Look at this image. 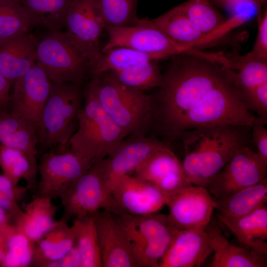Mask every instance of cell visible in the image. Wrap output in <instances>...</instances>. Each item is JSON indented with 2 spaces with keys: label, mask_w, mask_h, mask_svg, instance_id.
Listing matches in <instances>:
<instances>
[{
  "label": "cell",
  "mask_w": 267,
  "mask_h": 267,
  "mask_svg": "<svg viewBox=\"0 0 267 267\" xmlns=\"http://www.w3.org/2000/svg\"><path fill=\"white\" fill-rule=\"evenodd\" d=\"M75 236L72 226L59 220L37 242L35 243L32 265L49 267L65 256L74 246Z\"/></svg>",
  "instance_id": "484cf974"
},
{
  "label": "cell",
  "mask_w": 267,
  "mask_h": 267,
  "mask_svg": "<svg viewBox=\"0 0 267 267\" xmlns=\"http://www.w3.org/2000/svg\"><path fill=\"white\" fill-rule=\"evenodd\" d=\"M51 201L48 198L36 195L14 219L15 227L34 243L39 241L56 221L59 207Z\"/></svg>",
  "instance_id": "d4e9b609"
},
{
  "label": "cell",
  "mask_w": 267,
  "mask_h": 267,
  "mask_svg": "<svg viewBox=\"0 0 267 267\" xmlns=\"http://www.w3.org/2000/svg\"><path fill=\"white\" fill-rule=\"evenodd\" d=\"M105 30L108 39L101 51L125 47L155 55L160 60L189 52L169 39L152 19H138L132 25L108 27Z\"/></svg>",
  "instance_id": "9c48e42d"
},
{
  "label": "cell",
  "mask_w": 267,
  "mask_h": 267,
  "mask_svg": "<svg viewBox=\"0 0 267 267\" xmlns=\"http://www.w3.org/2000/svg\"><path fill=\"white\" fill-rule=\"evenodd\" d=\"M0 143L21 151L38 171V126L8 111L0 112Z\"/></svg>",
  "instance_id": "7402d4cb"
},
{
  "label": "cell",
  "mask_w": 267,
  "mask_h": 267,
  "mask_svg": "<svg viewBox=\"0 0 267 267\" xmlns=\"http://www.w3.org/2000/svg\"><path fill=\"white\" fill-rule=\"evenodd\" d=\"M65 37L89 62L99 54L105 25L95 0H72L66 16Z\"/></svg>",
  "instance_id": "8fae6325"
},
{
  "label": "cell",
  "mask_w": 267,
  "mask_h": 267,
  "mask_svg": "<svg viewBox=\"0 0 267 267\" xmlns=\"http://www.w3.org/2000/svg\"><path fill=\"white\" fill-rule=\"evenodd\" d=\"M217 6L226 10H231L243 3H250L258 10L263 9L267 0H210Z\"/></svg>",
  "instance_id": "7bdbcfd3"
},
{
  "label": "cell",
  "mask_w": 267,
  "mask_h": 267,
  "mask_svg": "<svg viewBox=\"0 0 267 267\" xmlns=\"http://www.w3.org/2000/svg\"><path fill=\"white\" fill-rule=\"evenodd\" d=\"M137 0H95L105 29L135 24L138 19L136 14Z\"/></svg>",
  "instance_id": "8d00e7d4"
},
{
  "label": "cell",
  "mask_w": 267,
  "mask_h": 267,
  "mask_svg": "<svg viewBox=\"0 0 267 267\" xmlns=\"http://www.w3.org/2000/svg\"><path fill=\"white\" fill-rule=\"evenodd\" d=\"M77 124L68 149L92 165L110 155L127 136L101 106L89 85L84 92Z\"/></svg>",
  "instance_id": "277c9868"
},
{
  "label": "cell",
  "mask_w": 267,
  "mask_h": 267,
  "mask_svg": "<svg viewBox=\"0 0 267 267\" xmlns=\"http://www.w3.org/2000/svg\"><path fill=\"white\" fill-rule=\"evenodd\" d=\"M228 67H222L225 75L242 91L267 82V60L249 59L234 53L228 58Z\"/></svg>",
  "instance_id": "f1b7e54d"
},
{
  "label": "cell",
  "mask_w": 267,
  "mask_h": 267,
  "mask_svg": "<svg viewBox=\"0 0 267 267\" xmlns=\"http://www.w3.org/2000/svg\"><path fill=\"white\" fill-rule=\"evenodd\" d=\"M107 211L120 216H144L166 205L168 197L154 184L131 175H124L108 185Z\"/></svg>",
  "instance_id": "ba28073f"
},
{
  "label": "cell",
  "mask_w": 267,
  "mask_h": 267,
  "mask_svg": "<svg viewBox=\"0 0 267 267\" xmlns=\"http://www.w3.org/2000/svg\"><path fill=\"white\" fill-rule=\"evenodd\" d=\"M167 144L155 136H129L124 139L110 155L101 161L108 186L114 179L134 173L150 156Z\"/></svg>",
  "instance_id": "2e32d148"
},
{
  "label": "cell",
  "mask_w": 267,
  "mask_h": 267,
  "mask_svg": "<svg viewBox=\"0 0 267 267\" xmlns=\"http://www.w3.org/2000/svg\"><path fill=\"white\" fill-rule=\"evenodd\" d=\"M152 20L169 39L189 51L214 45L223 39L201 31L176 6Z\"/></svg>",
  "instance_id": "d6986e66"
},
{
  "label": "cell",
  "mask_w": 267,
  "mask_h": 267,
  "mask_svg": "<svg viewBox=\"0 0 267 267\" xmlns=\"http://www.w3.org/2000/svg\"><path fill=\"white\" fill-rule=\"evenodd\" d=\"M108 72L121 84L143 91L159 88L163 75L155 61L144 62L121 71Z\"/></svg>",
  "instance_id": "e575fe53"
},
{
  "label": "cell",
  "mask_w": 267,
  "mask_h": 267,
  "mask_svg": "<svg viewBox=\"0 0 267 267\" xmlns=\"http://www.w3.org/2000/svg\"><path fill=\"white\" fill-rule=\"evenodd\" d=\"M267 163L250 147L237 152L207 188L216 199L257 184L267 178Z\"/></svg>",
  "instance_id": "7c38bea8"
},
{
  "label": "cell",
  "mask_w": 267,
  "mask_h": 267,
  "mask_svg": "<svg viewBox=\"0 0 267 267\" xmlns=\"http://www.w3.org/2000/svg\"><path fill=\"white\" fill-rule=\"evenodd\" d=\"M172 57L158 91L152 95V129L164 140H178L187 131L209 125L251 127L267 123L246 108L217 62L189 53Z\"/></svg>",
  "instance_id": "6da1fadb"
},
{
  "label": "cell",
  "mask_w": 267,
  "mask_h": 267,
  "mask_svg": "<svg viewBox=\"0 0 267 267\" xmlns=\"http://www.w3.org/2000/svg\"><path fill=\"white\" fill-rule=\"evenodd\" d=\"M71 226L80 255L81 267H102L97 233L92 216L74 219Z\"/></svg>",
  "instance_id": "d6a6232c"
},
{
  "label": "cell",
  "mask_w": 267,
  "mask_h": 267,
  "mask_svg": "<svg viewBox=\"0 0 267 267\" xmlns=\"http://www.w3.org/2000/svg\"><path fill=\"white\" fill-rule=\"evenodd\" d=\"M0 208L4 210L10 218L13 219L23 212L16 200L1 192H0Z\"/></svg>",
  "instance_id": "ee69618b"
},
{
  "label": "cell",
  "mask_w": 267,
  "mask_h": 267,
  "mask_svg": "<svg viewBox=\"0 0 267 267\" xmlns=\"http://www.w3.org/2000/svg\"><path fill=\"white\" fill-rule=\"evenodd\" d=\"M75 192L84 216L108 210L109 189L101 161L93 164L77 180Z\"/></svg>",
  "instance_id": "cb8c5ba5"
},
{
  "label": "cell",
  "mask_w": 267,
  "mask_h": 267,
  "mask_svg": "<svg viewBox=\"0 0 267 267\" xmlns=\"http://www.w3.org/2000/svg\"><path fill=\"white\" fill-rule=\"evenodd\" d=\"M49 267H81V258L75 244L62 258L51 263Z\"/></svg>",
  "instance_id": "b9f144b4"
},
{
  "label": "cell",
  "mask_w": 267,
  "mask_h": 267,
  "mask_svg": "<svg viewBox=\"0 0 267 267\" xmlns=\"http://www.w3.org/2000/svg\"><path fill=\"white\" fill-rule=\"evenodd\" d=\"M37 44L26 33L0 45V73L12 84L36 64Z\"/></svg>",
  "instance_id": "44dd1931"
},
{
  "label": "cell",
  "mask_w": 267,
  "mask_h": 267,
  "mask_svg": "<svg viewBox=\"0 0 267 267\" xmlns=\"http://www.w3.org/2000/svg\"><path fill=\"white\" fill-rule=\"evenodd\" d=\"M90 215L97 233L102 267H137L129 241L113 214L103 209Z\"/></svg>",
  "instance_id": "e0dca14e"
},
{
  "label": "cell",
  "mask_w": 267,
  "mask_h": 267,
  "mask_svg": "<svg viewBox=\"0 0 267 267\" xmlns=\"http://www.w3.org/2000/svg\"><path fill=\"white\" fill-rule=\"evenodd\" d=\"M208 231L214 256L212 267H266L267 256L230 242L219 227L210 225Z\"/></svg>",
  "instance_id": "603a6c76"
},
{
  "label": "cell",
  "mask_w": 267,
  "mask_h": 267,
  "mask_svg": "<svg viewBox=\"0 0 267 267\" xmlns=\"http://www.w3.org/2000/svg\"><path fill=\"white\" fill-rule=\"evenodd\" d=\"M265 125L263 123L254 125L251 128V135L252 142L257 148V154L267 163V130Z\"/></svg>",
  "instance_id": "ab89813d"
},
{
  "label": "cell",
  "mask_w": 267,
  "mask_h": 267,
  "mask_svg": "<svg viewBox=\"0 0 267 267\" xmlns=\"http://www.w3.org/2000/svg\"><path fill=\"white\" fill-rule=\"evenodd\" d=\"M267 202V179L238 190L223 198L215 199L218 214L228 217H239L251 213Z\"/></svg>",
  "instance_id": "83f0119b"
},
{
  "label": "cell",
  "mask_w": 267,
  "mask_h": 267,
  "mask_svg": "<svg viewBox=\"0 0 267 267\" xmlns=\"http://www.w3.org/2000/svg\"><path fill=\"white\" fill-rule=\"evenodd\" d=\"M6 251L1 267H26L32 265L35 243L7 222L0 227Z\"/></svg>",
  "instance_id": "836d02e7"
},
{
  "label": "cell",
  "mask_w": 267,
  "mask_h": 267,
  "mask_svg": "<svg viewBox=\"0 0 267 267\" xmlns=\"http://www.w3.org/2000/svg\"><path fill=\"white\" fill-rule=\"evenodd\" d=\"M258 33L252 50L244 56L249 59L267 60V10H258Z\"/></svg>",
  "instance_id": "f35d334b"
},
{
  "label": "cell",
  "mask_w": 267,
  "mask_h": 267,
  "mask_svg": "<svg viewBox=\"0 0 267 267\" xmlns=\"http://www.w3.org/2000/svg\"><path fill=\"white\" fill-rule=\"evenodd\" d=\"M176 8L201 31L208 35H226L239 22L234 15L226 19L210 0H188Z\"/></svg>",
  "instance_id": "4316f807"
},
{
  "label": "cell",
  "mask_w": 267,
  "mask_h": 267,
  "mask_svg": "<svg viewBox=\"0 0 267 267\" xmlns=\"http://www.w3.org/2000/svg\"><path fill=\"white\" fill-rule=\"evenodd\" d=\"M0 111H6L4 110V109L2 108L1 105L0 104Z\"/></svg>",
  "instance_id": "c3c4849f"
},
{
  "label": "cell",
  "mask_w": 267,
  "mask_h": 267,
  "mask_svg": "<svg viewBox=\"0 0 267 267\" xmlns=\"http://www.w3.org/2000/svg\"><path fill=\"white\" fill-rule=\"evenodd\" d=\"M168 218L179 229L205 230L215 210V199L205 187L193 185L168 197Z\"/></svg>",
  "instance_id": "4fadbf2b"
},
{
  "label": "cell",
  "mask_w": 267,
  "mask_h": 267,
  "mask_svg": "<svg viewBox=\"0 0 267 267\" xmlns=\"http://www.w3.org/2000/svg\"><path fill=\"white\" fill-rule=\"evenodd\" d=\"M10 216L2 208H0V227L3 224L9 222Z\"/></svg>",
  "instance_id": "bcb514c9"
},
{
  "label": "cell",
  "mask_w": 267,
  "mask_h": 267,
  "mask_svg": "<svg viewBox=\"0 0 267 267\" xmlns=\"http://www.w3.org/2000/svg\"><path fill=\"white\" fill-rule=\"evenodd\" d=\"M0 166L3 174L16 186L22 179L27 188L36 193L38 171L35 169L26 155L21 151L3 145L0 146Z\"/></svg>",
  "instance_id": "1f68e13d"
},
{
  "label": "cell",
  "mask_w": 267,
  "mask_h": 267,
  "mask_svg": "<svg viewBox=\"0 0 267 267\" xmlns=\"http://www.w3.org/2000/svg\"><path fill=\"white\" fill-rule=\"evenodd\" d=\"M14 0H0V5L4 4Z\"/></svg>",
  "instance_id": "7dc6e473"
},
{
  "label": "cell",
  "mask_w": 267,
  "mask_h": 267,
  "mask_svg": "<svg viewBox=\"0 0 267 267\" xmlns=\"http://www.w3.org/2000/svg\"><path fill=\"white\" fill-rule=\"evenodd\" d=\"M113 215L129 241L137 267H158L180 230L171 222L168 215Z\"/></svg>",
  "instance_id": "8992f818"
},
{
  "label": "cell",
  "mask_w": 267,
  "mask_h": 267,
  "mask_svg": "<svg viewBox=\"0 0 267 267\" xmlns=\"http://www.w3.org/2000/svg\"><path fill=\"white\" fill-rule=\"evenodd\" d=\"M134 174L156 185L168 197L193 185L184 173L182 162L168 144L154 153Z\"/></svg>",
  "instance_id": "9a60e30c"
},
{
  "label": "cell",
  "mask_w": 267,
  "mask_h": 267,
  "mask_svg": "<svg viewBox=\"0 0 267 267\" xmlns=\"http://www.w3.org/2000/svg\"><path fill=\"white\" fill-rule=\"evenodd\" d=\"M92 165L69 150L41 154L36 194L53 200L74 186Z\"/></svg>",
  "instance_id": "30bf717a"
},
{
  "label": "cell",
  "mask_w": 267,
  "mask_h": 267,
  "mask_svg": "<svg viewBox=\"0 0 267 267\" xmlns=\"http://www.w3.org/2000/svg\"><path fill=\"white\" fill-rule=\"evenodd\" d=\"M30 21L18 0L0 5V45L28 33Z\"/></svg>",
  "instance_id": "d590c367"
},
{
  "label": "cell",
  "mask_w": 267,
  "mask_h": 267,
  "mask_svg": "<svg viewBox=\"0 0 267 267\" xmlns=\"http://www.w3.org/2000/svg\"><path fill=\"white\" fill-rule=\"evenodd\" d=\"M36 63L55 83L81 84L89 73V62L63 32L51 31L37 41Z\"/></svg>",
  "instance_id": "52a82bcc"
},
{
  "label": "cell",
  "mask_w": 267,
  "mask_h": 267,
  "mask_svg": "<svg viewBox=\"0 0 267 267\" xmlns=\"http://www.w3.org/2000/svg\"><path fill=\"white\" fill-rule=\"evenodd\" d=\"M12 84L0 73V104L7 111L9 102V90Z\"/></svg>",
  "instance_id": "f6af8a7d"
},
{
  "label": "cell",
  "mask_w": 267,
  "mask_h": 267,
  "mask_svg": "<svg viewBox=\"0 0 267 267\" xmlns=\"http://www.w3.org/2000/svg\"><path fill=\"white\" fill-rule=\"evenodd\" d=\"M213 251L206 228L180 229L161 259L158 267H200Z\"/></svg>",
  "instance_id": "ac0fdd59"
},
{
  "label": "cell",
  "mask_w": 267,
  "mask_h": 267,
  "mask_svg": "<svg viewBox=\"0 0 267 267\" xmlns=\"http://www.w3.org/2000/svg\"><path fill=\"white\" fill-rule=\"evenodd\" d=\"M27 190V187L15 185L7 177L0 174V192L18 201Z\"/></svg>",
  "instance_id": "60d3db41"
},
{
  "label": "cell",
  "mask_w": 267,
  "mask_h": 267,
  "mask_svg": "<svg viewBox=\"0 0 267 267\" xmlns=\"http://www.w3.org/2000/svg\"><path fill=\"white\" fill-rule=\"evenodd\" d=\"M31 26H41L50 31L65 27L72 0H18Z\"/></svg>",
  "instance_id": "f546056e"
},
{
  "label": "cell",
  "mask_w": 267,
  "mask_h": 267,
  "mask_svg": "<svg viewBox=\"0 0 267 267\" xmlns=\"http://www.w3.org/2000/svg\"><path fill=\"white\" fill-rule=\"evenodd\" d=\"M159 58L154 55L125 47H116L99 54L91 62L89 73L92 77L108 72H116Z\"/></svg>",
  "instance_id": "4dcf8cb0"
},
{
  "label": "cell",
  "mask_w": 267,
  "mask_h": 267,
  "mask_svg": "<svg viewBox=\"0 0 267 267\" xmlns=\"http://www.w3.org/2000/svg\"><path fill=\"white\" fill-rule=\"evenodd\" d=\"M51 86L52 81L46 72L36 63L14 82L9 112L38 125Z\"/></svg>",
  "instance_id": "5bb4252c"
},
{
  "label": "cell",
  "mask_w": 267,
  "mask_h": 267,
  "mask_svg": "<svg viewBox=\"0 0 267 267\" xmlns=\"http://www.w3.org/2000/svg\"><path fill=\"white\" fill-rule=\"evenodd\" d=\"M89 85L101 106L126 136H145L152 129V95L121 84L110 72L92 77Z\"/></svg>",
  "instance_id": "3957f363"
},
{
  "label": "cell",
  "mask_w": 267,
  "mask_h": 267,
  "mask_svg": "<svg viewBox=\"0 0 267 267\" xmlns=\"http://www.w3.org/2000/svg\"><path fill=\"white\" fill-rule=\"evenodd\" d=\"M218 219L242 246L267 256V206L263 205L246 215L228 217L217 213Z\"/></svg>",
  "instance_id": "ffe728a7"
},
{
  "label": "cell",
  "mask_w": 267,
  "mask_h": 267,
  "mask_svg": "<svg viewBox=\"0 0 267 267\" xmlns=\"http://www.w3.org/2000/svg\"><path fill=\"white\" fill-rule=\"evenodd\" d=\"M251 127L217 124L198 127L183 133L184 173L196 186L207 188L234 155L249 147Z\"/></svg>",
  "instance_id": "7a4b0ae2"
},
{
  "label": "cell",
  "mask_w": 267,
  "mask_h": 267,
  "mask_svg": "<svg viewBox=\"0 0 267 267\" xmlns=\"http://www.w3.org/2000/svg\"><path fill=\"white\" fill-rule=\"evenodd\" d=\"M239 92L246 108L267 121V82Z\"/></svg>",
  "instance_id": "74e56055"
},
{
  "label": "cell",
  "mask_w": 267,
  "mask_h": 267,
  "mask_svg": "<svg viewBox=\"0 0 267 267\" xmlns=\"http://www.w3.org/2000/svg\"><path fill=\"white\" fill-rule=\"evenodd\" d=\"M83 101L81 84L52 82L50 94L37 125L41 155L57 145V152L68 150V143L75 132Z\"/></svg>",
  "instance_id": "5b68a950"
}]
</instances>
